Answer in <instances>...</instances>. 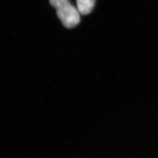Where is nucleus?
Returning a JSON list of instances; mask_svg holds the SVG:
<instances>
[{"mask_svg":"<svg viewBox=\"0 0 158 158\" xmlns=\"http://www.w3.org/2000/svg\"><path fill=\"white\" fill-rule=\"evenodd\" d=\"M49 3L56 8L57 17L65 27L72 28L80 23L81 13L69 0H49Z\"/></svg>","mask_w":158,"mask_h":158,"instance_id":"obj_1","label":"nucleus"},{"mask_svg":"<svg viewBox=\"0 0 158 158\" xmlns=\"http://www.w3.org/2000/svg\"><path fill=\"white\" fill-rule=\"evenodd\" d=\"M96 0H77V9L81 15L90 14L94 7Z\"/></svg>","mask_w":158,"mask_h":158,"instance_id":"obj_2","label":"nucleus"}]
</instances>
